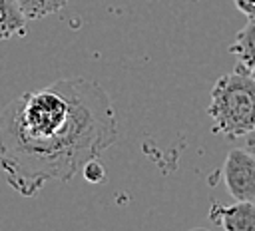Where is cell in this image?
<instances>
[{
  "label": "cell",
  "mask_w": 255,
  "mask_h": 231,
  "mask_svg": "<svg viewBox=\"0 0 255 231\" xmlns=\"http://www.w3.org/2000/svg\"><path fill=\"white\" fill-rule=\"evenodd\" d=\"M229 52L235 56L237 66L249 72L255 70V18H247V24L235 34Z\"/></svg>",
  "instance_id": "5"
},
{
  "label": "cell",
  "mask_w": 255,
  "mask_h": 231,
  "mask_svg": "<svg viewBox=\"0 0 255 231\" xmlns=\"http://www.w3.org/2000/svg\"><path fill=\"white\" fill-rule=\"evenodd\" d=\"M235 8L247 18H255V0H233Z\"/></svg>",
  "instance_id": "9"
},
{
  "label": "cell",
  "mask_w": 255,
  "mask_h": 231,
  "mask_svg": "<svg viewBox=\"0 0 255 231\" xmlns=\"http://www.w3.org/2000/svg\"><path fill=\"white\" fill-rule=\"evenodd\" d=\"M0 4H2V22H0L2 40H8L14 34H24L28 16L22 12L16 0H0Z\"/></svg>",
  "instance_id": "6"
},
{
  "label": "cell",
  "mask_w": 255,
  "mask_h": 231,
  "mask_svg": "<svg viewBox=\"0 0 255 231\" xmlns=\"http://www.w3.org/2000/svg\"><path fill=\"white\" fill-rule=\"evenodd\" d=\"M68 2L70 0H16V4L22 8L28 20H40L44 16L56 14L62 8H66Z\"/></svg>",
  "instance_id": "7"
},
{
  "label": "cell",
  "mask_w": 255,
  "mask_h": 231,
  "mask_svg": "<svg viewBox=\"0 0 255 231\" xmlns=\"http://www.w3.org/2000/svg\"><path fill=\"white\" fill-rule=\"evenodd\" d=\"M251 74H253V78H255V70H253V72H251Z\"/></svg>",
  "instance_id": "11"
},
{
  "label": "cell",
  "mask_w": 255,
  "mask_h": 231,
  "mask_svg": "<svg viewBox=\"0 0 255 231\" xmlns=\"http://www.w3.org/2000/svg\"><path fill=\"white\" fill-rule=\"evenodd\" d=\"M82 175L86 177V181H90V183H100L102 179H104V167H102V163H100V159H92L86 167H84V171H82Z\"/></svg>",
  "instance_id": "8"
},
{
  "label": "cell",
  "mask_w": 255,
  "mask_h": 231,
  "mask_svg": "<svg viewBox=\"0 0 255 231\" xmlns=\"http://www.w3.org/2000/svg\"><path fill=\"white\" fill-rule=\"evenodd\" d=\"M225 187L235 201H255V153L231 149L223 163Z\"/></svg>",
  "instance_id": "3"
},
{
  "label": "cell",
  "mask_w": 255,
  "mask_h": 231,
  "mask_svg": "<svg viewBox=\"0 0 255 231\" xmlns=\"http://www.w3.org/2000/svg\"><path fill=\"white\" fill-rule=\"evenodd\" d=\"M207 116L213 129L227 139L245 137L255 129V78L249 70H235L217 78L211 88Z\"/></svg>",
  "instance_id": "2"
},
{
  "label": "cell",
  "mask_w": 255,
  "mask_h": 231,
  "mask_svg": "<svg viewBox=\"0 0 255 231\" xmlns=\"http://www.w3.org/2000/svg\"><path fill=\"white\" fill-rule=\"evenodd\" d=\"M118 139L108 92L74 76L14 98L0 116V157L6 183L24 197L48 181H70Z\"/></svg>",
  "instance_id": "1"
},
{
  "label": "cell",
  "mask_w": 255,
  "mask_h": 231,
  "mask_svg": "<svg viewBox=\"0 0 255 231\" xmlns=\"http://www.w3.org/2000/svg\"><path fill=\"white\" fill-rule=\"evenodd\" d=\"M243 139H245V147H247L251 153H255V129H253L251 133H247Z\"/></svg>",
  "instance_id": "10"
},
{
  "label": "cell",
  "mask_w": 255,
  "mask_h": 231,
  "mask_svg": "<svg viewBox=\"0 0 255 231\" xmlns=\"http://www.w3.org/2000/svg\"><path fill=\"white\" fill-rule=\"evenodd\" d=\"M209 217L227 231H255V201H235L233 205L213 203Z\"/></svg>",
  "instance_id": "4"
}]
</instances>
